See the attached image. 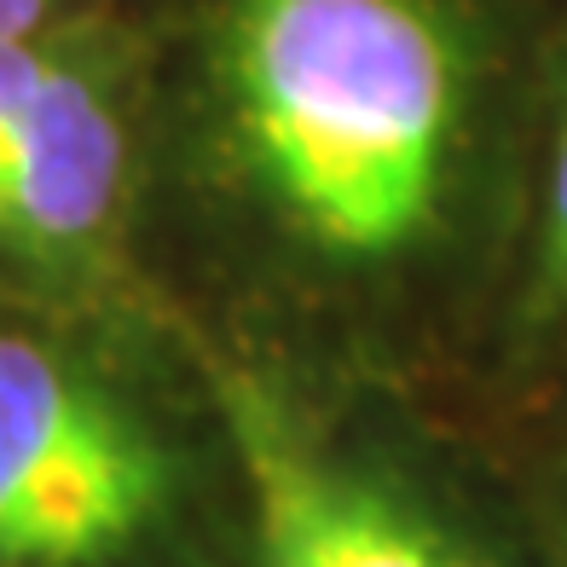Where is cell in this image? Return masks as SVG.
Segmentation results:
<instances>
[{
    "mask_svg": "<svg viewBox=\"0 0 567 567\" xmlns=\"http://www.w3.org/2000/svg\"><path fill=\"white\" fill-rule=\"evenodd\" d=\"M550 0H197L192 157L301 301L457 313L498 278Z\"/></svg>",
    "mask_w": 567,
    "mask_h": 567,
    "instance_id": "1",
    "label": "cell"
},
{
    "mask_svg": "<svg viewBox=\"0 0 567 567\" xmlns=\"http://www.w3.org/2000/svg\"><path fill=\"white\" fill-rule=\"evenodd\" d=\"M203 382L244 481L255 567H515L470 504L319 417L272 365L203 353Z\"/></svg>",
    "mask_w": 567,
    "mask_h": 567,
    "instance_id": "2",
    "label": "cell"
},
{
    "mask_svg": "<svg viewBox=\"0 0 567 567\" xmlns=\"http://www.w3.org/2000/svg\"><path fill=\"white\" fill-rule=\"evenodd\" d=\"M186 452L93 359L0 330V567H122L174 527Z\"/></svg>",
    "mask_w": 567,
    "mask_h": 567,
    "instance_id": "3",
    "label": "cell"
},
{
    "mask_svg": "<svg viewBox=\"0 0 567 567\" xmlns=\"http://www.w3.org/2000/svg\"><path fill=\"white\" fill-rule=\"evenodd\" d=\"M140 140L116 53L82 47L35 105L0 116V255L93 267L134 197Z\"/></svg>",
    "mask_w": 567,
    "mask_h": 567,
    "instance_id": "4",
    "label": "cell"
},
{
    "mask_svg": "<svg viewBox=\"0 0 567 567\" xmlns=\"http://www.w3.org/2000/svg\"><path fill=\"white\" fill-rule=\"evenodd\" d=\"M475 348L527 411L567 394V0H550L538 30L509 231Z\"/></svg>",
    "mask_w": 567,
    "mask_h": 567,
    "instance_id": "5",
    "label": "cell"
},
{
    "mask_svg": "<svg viewBox=\"0 0 567 567\" xmlns=\"http://www.w3.org/2000/svg\"><path fill=\"white\" fill-rule=\"evenodd\" d=\"M533 533L550 567H567V394L533 411Z\"/></svg>",
    "mask_w": 567,
    "mask_h": 567,
    "instance_id": "6",
    "label": "cell"
},
{
    "mask_svg": "<svg viewBox=\"0 0 567 567\" xmlns=\"http://www.w3.org/2000/svg\"><path fill=\"white\" fill-rule=\"evenodd\" d=\"M64 0H0V41H23V35H47L53 12Z\"/></svg>",
    "mask_w": 567,
    "mask_h": 567,
    "instance_id": "7",
    "label": "cell"
}]
</instances>
